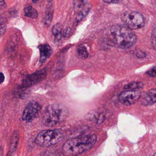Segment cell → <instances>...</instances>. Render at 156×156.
I'll return each instance as SVG.
<instances>
[{"label": "cell", "instance_id": "1", "mask_svg": "<svg viewBox=\"0 0 156 156\" xmlns=\"http://www.w3.org/2000/svg\"><path fill=\"white\" fill-rule=\"evenodd\" d=\"M97 141L95 135L72 138L64 144L62 148L65 156H77L93 147Z\"/></svg>", "mask_w": 156, "mask_h": 156}, {"label": "cell", "instance_id": "2", "mask_svg": "<svg viewBox=\"0 0 156 156\" xmlns=\"http://www.w3.org/2000/svg\"><path fill=\"white\" fill-rule=\"evenodd\" d=\"M111 33L115 44L120 48H131L137 42L136 34L126 26L114 25L111 27Z\"/></svg>", "mask_w": 156, "mask_h": 156}, {"label": "cell", "instance_id": "3", "mask_svg": "<svg viewBox=\"0 0 156 156\" xmlns=\"http://www.w3.org/2000/svg\"><path fill=\"white\" fill-rule=\"evenodd\" d=\"M68 113L67 108L62 105H50L47 107L43 113L42 123L48 127L55 126L66 119Z\"/></svg>", "mask_w": 156, "mask_h": 156}, {"label": "cell", "instance_id": "4", "mask_svg": "<svg viewBox=\"0 0 156 156\" xmlns=\"http://www.w3.org/2000/svg\"><path fill=\"white\" fill-rule=\"evenodd\" d=\"M63 134L59 129H51L42 131L35 139L36 144L42 147H48L62 141Z\"/></svg>", "mask_w": 156, "mask_h": 156}, {"label": "cell", "instance_id": "5", "mask_svg": "<svg viewBox=\"0 0 156 156\" xmlns=\"http://www.w3.org/2000/svg\"><path fill=\"white\" fill-rule=\"evenodd\" d=\"M122 21L131 30L139 29L144 27L145 19L141 13L135 11H127L121 16Z\"/></svg>", "mask_w": 156, "mask_h": 156}, {"label": "cell", "instance_id": "6", "mask_svg": "<svg viewBox=\"0 0 156 156\" xmlns=\"http://www.w3.org/2000/svg\"><path fill=\"white\" fill-rule=\"evenodd\" d=\"M42 107L37 102L30 101L27 105L23 114V119L27 122H31L39 115Z\"/></svg>", "mask_w": 156, "mask_h": 156}, {"label": "cell", "instance_id": "7", "mask_svg": "<svg viewBox=\"0 0 156 156\" xmlns=\"http://www.w3.org/2000/svg\"><path fill=\"white\" fill-rule=\"evenodd\" d=\"M47 76V71L45 69L26 76L22 81V87L27 88L35 85L44 80Z\"/></svg>", "mask_w": 156, "mask_h": 156}, {"label": "cell", "instance_id": "8", "mask_svg": "<svg viewBox=\"0 0 156 156\" xmlns=\"http://www.w3.org/2000/svg\"><path fill=\"white\" fill-rule=\"evenodd\" d=\"M90 4L89 0H74V9L77 22L82 20L90 12Z\"/></svg>", "mask_w": 156, "mask_h": 156}, {"label": "cell", "instance_id": "9", "mask_svg": "<svg viewBox=\"0 0 156 156\" xmlns=\"http://www.w3.org/2000/svg\"><path fill=\"white\" fill-rule=\"evenodd\" d=\"M141 92L138 90H128L122 92L119 96V101L126 106L136 103L141 97Z\"/></svg>", "mask_w": 156, "mask_h": 156}, {"label": "cell", "instance_id": "10", "mask_svg": "<svg viewBox=\"0 0 156 156\" xmlns=\"http://www.w3.org/2000/svg\"><path fill=\"white\" fill-rule=\"evenodd\" d=\"M38 48L40 51L39 63L42 66L51 56L53 53V50L51 47L47 44L40 45Z\"/></svg>", "mask_w": 156, "mask_h": 156}, {"label": "cell", "instance_id": "11", "mask_svg": "<svg viewBox=\"0 0 156 156\" xmlns=\"http://www.w3.org/2000/svg\"><path fill=\"white\" fill-rule=\"evenodd\" d=\"M85 118L92 122L101 124L104 122L105 117L104 115L101 113L97 111H91L85 115Z\"/></svg>", "mask_w": 156, "mask_h": 156}, {"label": "cell", "instance_id": "12", "mask_svg": "<svg viewBox=\"0 0 156 156\" xmlns=\"http://www.w3.org/2000/svg\"><path fill=\"white\" fill-rule=\"evenodd\" d=\"M156 102V88L148 90L144 95L142 100V104L144 105H150Z\"/></svg>", "mask_w": 156, "mask_h": 156}, {"label": "cell", "instance_id": "13", "mask_svg": "<svg viewBox=\"0 0 156 156\" xmlns=\"http://www.w3.org/2000/svg\"><path fill=\"white\" fill-rule=\"evenodd\" d=\"M54 14V9L51 3H49L47 6L44 17V22L46 25L50 26L53 19Z\"/></svg>", "mask_w": 156, "mask_h": 156}, {"label": "cell", "instance_id": "14", "mask_svg": "<svg viewBox=\"0 0 156 156\" xmlns=\"http://www.w3.org/2000/svg\"><path fill=\"white\" fill-rule=\"evenodd\" d=\"M25 16L29 18L36 19L38 16V13L36 10L32 6H27L24 9Z\"/></svg>", "mask_w": 156, "mask_h": 156}, {"label": "cell", "instance_id": "15", "mask_svg": "<svg viewBox=\"0 0 156 156\" xmlns=\"http://www.w3.org/2000/svg\"><path fill=\"white\" fill-rule=\"evenodd\" d=\"M62 30V25L59 23L56 24L52 28V32L56 40H59L61 39Z\"/></svg>", "mask_w": 156, "mask_h": 156}, {"label": "cell", "instance_id": "16", "mask_svg": "<svg viewBox=\"0 0 156 156\" xmlns=\"http://www.w3.org/2000/svg\"><path fill=\"white\" fill-rule=\"evenodd\" d=\"M144 84L141 82H133L126 84L124 87L125 90H136L142 89L144 87Z\"/></svg>", "mask_w": 156, "mask_h": 156}, {"label": "cell", "instance_id": "17", "mask_svg": "<svg viewBox=\"0 0 156 156\" xmlns=\"http://www.w3.org/2000/svg\"><path fill=\"white\" fill-rule=\"evenodd\" d=\"M18 139H19V135L17 132H14L13 134L11 137V150L13 152L16 149L17 147V144H18Z\"/></svg>", "mask_w": 156, "mask_h": 156}, {"label": "cell", "instance_id": "18", "mask_svg": "<svg viewBox=\"0 0 156 156\" xmlns=\"http://www.w3.org/2000/svg\"><path fill=\"white\" fill-rule=\"evenodd\" d=\"M78 55L81 58H86L89 56V53L85 47L83 45L79 46L77 49Z\"/></svg>", "mask_w": 156, "mask_h": 156}, {"label": "cell", "instance_id": "19", "mask_svg": "<svg viewBox=\"0 0 156 156\" xmlns=\"http://www.w3.org/2000/svg\"><path fill=\"white\" fill-rule=\"evenodd\" d=\"M151 39H152V45L153 47L156 50V27L154 28L151 35Z\"/></svg>", "mask_w": 156, "mask_h": 156}, {"label": "cell", "instance_id": "20", "mask_svg": "<svg viewBox=\"0 0 156 156\" xmlns=\"http://www.w3.org/2000/svg\"><path fill=\"white\" fill-rule=\"evenodd\" d=\"M147 74L149 76L154 77L156 76V65L150 69L147 72Z\"/></svg>", "mask_w": 156, "mask_h": 156}, {"label": "cell", "instance_id": "21", "mask_svg": "<svg viewBox=\"0 0 156 156\" xmlns=\"http://www.w3.org/2000/svg\"><path fill=\"white\" fill-rule=\"evenodd\" d=\"M70 34H71V29L70 28L68 27L65 29L64 32V36L65 37H68L69 36Z\"/></svg>", "mask_w": 156, "mask_h": 156}, {"label": "cell", "instance_id": "22", "mask_svg": "<svg viewBox=\"0 0 156 156\" xmlns=\"http://www.w3.org/2000/svg\"><path fill=\"white\" fill-rule=\"evenodd\" d=\"M105 2L109 4H117L119 2V0H103Z\"/></svg>", "mask_w": 156, "mask_h": 156}, {"label": "cell", "instance_id": "23", "mask_svg": "<svg viewBox=\"0 0 156 156\" xmlns=\"http://www.w3.org/2000/svg\"><path fill=\"white\" fill-rule=\"evenodd\" d=\"M6 6V3L4 0H0V8H3Z\"/></svg>", "mask_w": 156, "mask_h": 156}, {"label": "cell", "instance_id": "24", "mask_svg": "<svg viewBox=\"0 0 156 156\" xmlns=\"http://www.w3.org/2000/svg\"><path fill=\"white\" fill-rule=\"evenodd\" d=\"M5 80L4 75L3 74V73L0 72V84L2 83Z\"/></svg>", "mask_w": 156, "mask_h": 156}, {"label": "cell", "instance_id": "25", "mask_svg": "<svg viewBox=\"0 0 156 156\" xmlns=\"http://www.w3.org/2000/svg\"><path fill=\"white\" fill-rule=\"evenodd\" d=\"M6 21H7L6 19L2 18V17H0V25H2L4 24L6 22Z\"/></svg>", "mask_w": 156, "mask_h": 156}, {"label": "cell", "instance_id": "26", "mask_svg": "<svg viewBox=\"0 0 156 156\" xmlns=\"http://www.w3.org/2000/svg\"><path fill=\"white\" fill-rule=\"evenodd\" d=\"M143 54H144V53H142V54H141V55H140V56H141V58H143V56H144V55H143ZM140 55V53H138V55H137V56L138 57H139V56H140V55Z\"/></svg>", "mask_w": 156, "mask_h": 156}, {"label": "cell", "instance_id": "27", "mask_svg": "<svg viewBox=\"0 0 156 156\" xmlns=\"http://www.w3.org/2000/svg\"><path fill=\"white\" fill-rule=\"evenodd\" d=\"M149 156H156V152H155V153H153V154H151Z\"/></svg>", "mask_w": 156, "mask_h": 156}, {"label": "cell", "instance_id": "28", "mask_svg": "<svg viewBox=\"0 0 156 156\" xmlns=\"http://www.w3.org/2000/svg\"><path fill=\"white\" fill-rule=\"evenodd\" d=\"M38 1H39V0H33V2L34 3H36L38 2Z\"/></svg>", "mask_w": 156, "mask_h": 156}, {"label": "cell", "instance_id": "29", "mask_svg": "<svg viewBox=\"0 0 156 156\" xmlns=\"http://www.w3.org/2000/svg\"><path fill=\"white\" fill-rule=\"evenodd\" d=\"M53 1V0H47L48 2V3H51Z\"/></svg>", "mask_w": 156, "mask_h": 156}]
</instances>
